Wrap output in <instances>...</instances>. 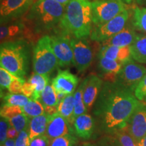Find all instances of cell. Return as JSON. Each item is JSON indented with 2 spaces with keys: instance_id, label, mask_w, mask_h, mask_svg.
Here are the masks:
<instances>
[{
  "instance_id": "cell-1",
  "label": "cell",
  "mask_w": 146,
  "mask_h": 146,
  "mask_svg": "<svg viewBox=\"0 0 146 146\" xmlns=\"http://www.w3.org/2000/svg\"><path fill=\"white\" fill-rule=\"evenodd\" d=\"M140 102L134 92L116 83L104 82L93 107L102 130L112 135L125 129Z\"/></svg>"
},
{
  "instance_id": "cell-2",
  "label": "cell",
  "mask_w": 146,
  "mask_h": 146,
  "mask_svg": "<svg viewBox=\"0 0 146 146\" xmlns=\"http://www.w3.org/2000/svg\"><path fill=\"white\" fill-rule=\"evenodd\" d=\"M65 9L55 0H36L25 15V23L35 35L49 31L60 26Z\"/></svg>"
},
{
  "instance_id": "cell-3",
  "label": "cell",
  "mask_w": 146,
  "mask_h": 146,
  "mask_svg": "<svg viewBox=\"0 0 146 146\" xmlns=\"http://www.w3.org/2000/svg\"><path fill=\"white\" fill-rule=\"evenodd\" d=\"M92 10L89 0H70L60 27L62 32L74 37L86 38L92 30Z\"/></svg>"
},
{
  "instance_id": "cell-4",
  "label": "cell",
  "mask_w": 146,
  "mask_h": 146,
  "mask_svg": "<svg viewBox=\"0 0 146 146\" xmlns=\"http://www.w3.org/2000/svg\"><path fill=\"white\" fill-rule=\"evenodd\" d=\"M31 42L27 39L16 40L1 43L0 64L12 74L20 78L27 75L31 58Z\"/></svg>"
},
{
  "instance_id": "cell-5",
  "label": "cell",
  "mask_w": 146,
  "mask_h": 146,
  "mask_svg": "<svg viewBox=\"0 0 146 146\" xmlns=\"http://www.w3.org/2000/svg\"><path fill=\"white\" fill-rule=\"evenodd\" d=\"M58 66V60L53 50L50 36L43 35L38 40L33 50L34 72L49 76Z\"/></svg>"
},
{
  "instance_id": "cell-6",
  "label": "cell",
  "mask_w": 146,
  "mask_h": 146,
  "mask_svg": "<svg viewBox=\"0 0 146 146\" xmlns=\"http://www.w3.org/2000/svg\"><path fill=\"white\" fill-rule=\"evenodd\" d=\"M93 24L102 25L108 22L125 10V5L120 0H105L91 2Z\"/></svg>"
},
{
  "instance_id": "cell-7",
  "label": "cell",
  "mask_w": 146,
  "mask_h": 146,
  "mask_svg": "<svg viewBox=\"0 0 146 146\" xmlns=\"http://www.w3.org/2000/svg\"><path fill=\"white\" fill-rule=\"evenodd\" d=\"M145 74V67L136 63L131 58L123 64L114 83L134 92L136 87Z\"/></svg>"
},
{
  "instance_id": "cell-8",
  "label": "cell",
  "mask_w": 146,
  "mask_h": 146,
  "mask_svg": "<svg viewBox=\"0 0 146 146\" xmlns=\"http://www.w3.org/2000/svg\"><path fill=\"white\" fill-rule=\"evenodd\" d=\"M129 13L125 10L107 23L96 25L92 28L90 35L91 40L98 42H104L121 31L125 27Z\"/></svg>"
},
{
  "instance_id": "cell-9",
  "label": "cell",
  "mask_w": 146,
  "mask_h": 146,
  "mask_svg": "<svg viewBox=\"0 0 146 146\" xmlns=\"http://www.w3.org/2000/svg\"><path fill=\"white\" fill-rule=\"evenodd\" d=\"M35 0H1L0 23L4 25L26 15Z\"/></svg>"
},
{
  "instance_id": "cell-10",
  "label": "cell",
  "mask_w": 146,
  "mask_h": 146,
  "mask_svg": "<svg viewBox=\"0 0 146 146\" xmlns=\"http://www.w3.org/2000/svg\"><path fill=\"white\" fill-rule=\"evenodd\" d=\"M73 51V65L78 72H83L93 62V52L86 38H71Z\"/></svg>"
},
{
  "instance_id": "cell-11",
  "label": "cell",
  "mask_w": 146,
  "mask_h": 146,
  "mask_svg": "<svg viewBox=\"0 0 146 146\" xmlns=\"http://www.w3.org/2000/svg\"><path fill=\"white\" fill-rule=\"evenodd\" d=\"M53 50L57 58L58 66L66 67L73 64V51L71 46V38L66 33L50 36Z\"/></svg>"
},
{
  "instance_id": "cell-12",
  "label": "cell",
  "mask_w": 146,
  "mask_h": 146,
  "mask_svg": "<svg viewBox=\"0 0 146 146\" xmlns=\"http://www.w3.org/2000/svg\"><path fill=\"white\" fill-rule=\"evenodd\" d=\"M127 129L138 143L146 135V104L140 102L128 121Z\"/></svg>"
},
{
  "instance_id": "cell-13",
  "label": "cell",
  "mask_w": 146,
  "mask_h": 146,
  "mask_svg": "<svg viewBox=\"0 0 146 146\" xmlns=\"http://www.w3.org/2000/svg\"><path fill=\"white\" fill-rule=\"evenodd\" d=\"M33 33L23 21H16L0 27V41L1 43L16 40L31 38Z\"/></svg>"
},
{
  "instance_id": "cell-14",
  "label": "cell",
  "mask_w": 146,
  "mask_h": 146,
  "mask_svg": "<svg viewBox=\"0 0 146 146\" xmlns=\"http://www.w3.org/2000/svg\"><path fill=\"white\" fill-rule=\"evenodd\" d=\"M83 84V102L87 110L94 107L103 86V79L96 74H90L82 82Z\"/></svg>"
},
{
  "instance_id": "cell-15",
  "label": "cell",
  "mask_w": 146,
  "mask_h": 146,
  "mask_svg": "<svg viewBox=\"0 0 146 146\" xmlns=\"http://www.w3.org/2000/svg\"><path fill=\"white\" fill-rule=\"evenodd\" d=\"M69 134L74 133L72 125L68 120L58 112L51 116L45 133L50 141Z\"/></svg>"
},
{
  "instance_id": "cell-16",
  "label": "cell",
  "mask_w": 146,
  "mask_h": 146,
  "mask_svg": "<svg viewBox=\"0 0 146 146\" xmlns=\"http://www.w3.org/2000/svg\"><path fill=\"white\" fill-rule=\"evenodd\" d=\"M78 83L77 76L69 70H58L57 76L53 79L52 85L56 93H61L67 96L75 92Z\"/></svg>"
},
{
  "instance_id": "cell-17",
  "label": "cell",
  "mask_w": 146,
  "mask_h": 146,
  "mask_svg": "<svg viewBox=\"0 0 146 146\" xmlns=\"http://www.w3.org/2000/svg\"><path fill=\"white\" fill-rule=\"evenodd\" d=\"M98 66L100 71L99 76L106 82L114 83L124 63L117 60L108 59L100 56H98Z\"/></svg>"
},
{
  "instance_id": "cell-18",
  "label": "cell",
  "mask_w": 146,
  "mask_h": 146,
  "mask_svg": "<svg viewBox=\"0 0 146 146\" xmlns=\"http://www.w3.org/2000/svg\"><path fill=\"white\" fill-rule=\"evenodd\" d=\"M74 135L83 139H89L95 131V120L87 113L76 117L72 125Z\"/></svg>"
},
{
  "instance_id": "cell-19",
  "label": "cell",
  "mask_w": 146,
  "mask_h": 146,
  "mask_svg": "<svg viewBox=\"0 0 146 146\" xmlns=\"http://www.w3.org/2000/svg\"><path fill=\"white\" fill-rule=\"evenodd\" d=\"M98 56L110 60H117L123 63L132 58L130 46L119 47L114 45H104L100 49Z\"/></svg>"
},
{
  "instance_id": "cell-20",
  "label": "cell",
  "mask_w": 146,
  "mask_h": 146,
  "mask_svg": "<svg viewBox=\"0 0 146 146\" xmlns=\"http://www.w3.org/2000/svg\"><path fill=\"white\" fill-rule=\"evenodd\" d=\"M137 34L133 29L125 27L121 31L110 38L106 41L102 42L104 45H114L116 47L130 46L135 40Z\"/></svg>"
},
{
  "instance_id": "cell-21",
  "label": "cell",
  "mask_w": 146,
  "mask_h": 146,
  "mask_svg": "<svg viewBox=\"0 0 146 146\" xmlns=\"http://www.w3.org/2000/svg\"><path fill=\"white\" fill-rule=\"evenodd\" d=\"M50 117V115L45 113L41 116L31 118L29 125V141L36 136L45 134Z\"/></svg>"
},
{
  "instance_id": "cell-22",
  "label": "cell",
  "mask_w": 146,
  "mask_h": 146,
  "mask_svg": "<svg viewBox=\"0 0 146 146\" xmlns=\"http://www.w3.org/2000/svg\"><path fill=\"white\" fill-rule=\"evenodd\" d=\"M131 57L141 64L146 63V35H137L135 40L130 45Z\"/></svg>"
},
{
  "instance_id": "cell-23",
  "label": "cell",
  "mask_w": 146,
  "mask_h": 146,
  "mask_svg": "<svg viewBox=\"0 0 146 146\" xmlns=\"http://www.w3.org/2000/svg\"><path fill=\"white\" fill-rule=\"evenodd\" d=\"M74 111V94L67 95L60 102L58 106V113L66 118L71 125H73V116Z\"/></svg>"
},
{
  "instance_id": "cell-24",
  "label": "cell",
  "mask_w": 146,
  "mask_h": 146,
  "mask_svg": "<svg viewBox=\"0 0 146 146\" xmlns=\"http://www.w3.org/2000/svg\"><path fill=\"white\" fill-rule=\"evenodd\" d=\"M28 81L32 84L34 89L33 96L31 99L39 100L42 92L49 84V76L35 72L31 76Z\"/></svg>"
},
{
  "instance_id": "cell-25",
  "label": "cell",
  "mask_w": 146,
  "mask_h": 146,
  "mask_svg": "<svg viewBox=\"0 0 146 146\" xmlns=\"http://www.w3.org/2000/svg\"><path fill=\"white\" fill-rule=\"evenodd\" d=\"M39 101L46 107H58L59 104L57 94L52 85L48 84L41 95Z\"/></svg>"
},
{
  "instance_id": "cell-26",
  "label": "cell",
  "mask_w": 146,
  "mask_h": 146,
  "mask_svg": "<svg viewBox=\"0 0 146 146\" xmlns=\"http://www.w3.org/2000/svg\"><path fill=\"white\" fill-rule=\"evenodd\" d=\"M23 112L29 118H34L45 114V108L39 100L31 99L25 106L23 107Z\"/></svg>"
},
{
  "instance_id": "cell-27",
  "label": "cell",
  "mask_w": 146,
  "mask_h": 146,
  "mask_svg": "<svg viewBox=\"0 0 146 146\" xmlns=\"http://www.w3.org/2000/svg\"><path fill=\"white\" fill-rule=\"evenodd\" d=\"M83 84L81 83L78 86V89L74 93V116H73V119H75L77 116L80 115L85 114L87 112L86 106L83 102ZM74 123V122H73Z\"/></svg>"
},
{
  "instance_id": "cell-28",
  "label": "cell",
  "mask_w": 146,
  "mask_h": 146,
  "mask_svg": "<svg viewBox=\"0 0 146 146\" xmlns=\"http://www.w3.org/2000/svg\"><path fill=\"white\" fill-rule=\"evenodd\" d=\"M133 25L136 29L146 33V8L136 7L134 9Z\"/></svg>"
},
{
  "instance_id": "cell-29",
  "label": "cell",
  "mask_w": 146,
  "mask_h": 146,
  "mask_svg": "<svg viewBox=\"0 0 146 146\" xmlns=\"http://www.w3.org/2000/svg\"><path fill=\"white\" fill-rule=\"evenodd\" d=\"M31 98L23 94H8L3 98V105L4 106H18L24 107L28 103Z\"/></svg>"
},
{
  "instance_id": "cell-30",
  "label": "cell",
  "mask_w": 146,
  "mask_h": 146,
  "mask_svg": "<svg viewBox=\"0 0 146 146\" xmlns=\"http://www.w3.org/2000/svg\"><path fill=\"white\" fill-rule=\"evenodd\" d=\"M8 120L10 125L14 127L18 133L23 131L24 129H28L29 123H30L29 118L24 112L15 115Z\"/></svg>"
},
{
  "instance_id": "cell-31",
  "label": "cell",
  "mask_w": 146,
  "mask_h": 146,
  "mask_svg": "<svg viewBox=\"0 0 146 146\" xmlns=\"http://www.w3.org/2000/svg\"><path fill=\"white\" fill-rule=\"evenodd\" d=\"M112 135L116 137L122 146H138L137 143L129 134L126 128L118 130Z\"/></svg>"
},
{
  "instance_id": "cell-32",
  "label": "cell",
  "mask_w": 146,
  "mask_h": 146,
  "mask_svg": "<svg viewBox=\"0 0 146 146\" xmlns=\"http://www.w3.org/2000/svg\"><path fill=\"white\" fill-rule=\"evenodd\" d=\"M76 143L77 138L75 135L69 134L53 139L50 146H74Z\"/></svg>"
},
{
  "instance_id": "cell-33",
  "label": "cell",
  "mask_w": 146,
  "mask_h": 146,
  "mask_svg": "<svg viewBox=\"0 0 146 146\" xmlns=\"http://www.w3.org/2000/svg\"><path fill=\"white\" fill-rule=\"evenodd\" d=\"M16 76L13 75L12 73L7 70L3 67L0 68V86L1 90L2 89H8L10 84L14 81Z\"/></svg>"
},
{
  "instance_id": "cell-34",
  "label": "cell",
  "mask_w": 146,
  "mask_h": 146,
  "mask_svg": "<svg viewBox=\"0 0 146 146\" xmlns=\"http://www.w3.org/2000/svg\"><path fill=\"white\" fill-rule=\"evenodd\" d=\"M23 113V108L18 106H4L1 108V116L9 120L15 115Z\"/></svg>"
},
{
  "instance_id": "cell-35",
  "label": "cell",
  "mask_w": 146,
  "mask_h": 146,
  "mask_svg": "<svg viewBox=\"0 0 146 146\" xmlns=\"http://www.w3.org/2000/svg\"><path fill=\"white\" fill-rule=\"evenodd\" d=\"M10 127L11 125L9 120L1 116V120H0V143H1V145H2L8 139V133Z\"/></svg>"
},
{
  "instance_id": "cell-36",
  "label": "cell",
  "mask_w": 146,
  "mask_h": 146,
  "mask_svg": "<svg viewBox=\"0 0 146 146\" xmlns=\"http://www.w3.org/2000/svg\"><path fill=\"white\" fill-rule=\"evenodd\" d=\"M97 146H122L119 141L113 135L108 134L102 137L96 144Z\"/></svg>"
},
{
  "instance_id": "cell-37",
  "label": "cell",
  "mask_w": 146,
  "mask_h": 146,
  "mask_svg": "<svg viewBox=\"0 0 146 146\" xmlns=\"http://www.w3.org/2000/svg\"><path fill=\"white\" fill-rule=\"evenodd\" d=\"M26 82L25 78H20L16 76L14 81L10 84L8 88V91L10 94H22L23 84Z\"/></svg>"
},
{
  "instance_id": "cell-38",
  "label": "cell",
  "mask_w": 146,
  "mask_h": 146,
  "mask_svg": "<svg viewBox=\"0 0 146 146\" xmlns=\"http://www.w3.org/2000/svg\"><path fill=\"white\" fill-rule=\"evenodd\" d=\"M134 94L139 101L145 99L146 97V74L136 87L134 91Z\"/></svg>"
},
{
  "instance_id": "cell-39",
  "label": "cell",
  "mask_w": 146,
  "mask_h": 146,
  "mask_svg": "<svg viewBox=\"0 0 146 146\" xmlns=\"http://www.w3.org/2000/svg\"><path fill=\"white\" fill-rule=\"evenodd\" d=\"M29 128L18 133L15 139V146H29Z\"/></svg>"
},
{
  "instance_id": "cell-40",
  "label": "cell",
  "mask_w": 146,
  "mask_h": 146,
  "mask_svg": "<svg viewBox=\"0 0 146 146\" xmlns=\"http://www.w3.org/2000/svg\"><path fill=\"white\" fill-rule=\"evenodd\" d=\"M50 139L46 135L36 136L29 142V146H50Z\"/></svg>"
},
{
  "instance_id": "cell-41",
  "label": "cell",
  "mask_w": 146,
  "mask_h": 146,
  "mask_svg": "<svg viewBox=\"0 0 146 146\" xmlns=\"http://www.w3.org/2000/svg\"><path fill=\"white\" fill-rule=\"evenodd\" d=\"M34 94V89L32 84L29 83V81H26L23 84V90H22V94L25 95L29 98H31Z\"/></svg>"
},
{
  "instance_id": "cell-42",
  "label": "cell",
  "mask_w": 146,
  "mask_h": 146,
  "mask_svg": "<svg viewBox=\"0 0 146 146\" xmlns=\"http://www.w3.org/2000/svg\"><path fill=\"white\" fill-rule=\"evenodd\" d=\"M18 135V133L17 132V131L14 129V127H12V126L10 127L8 130V137L9 139H14L17 137Z\"/></svg>"
},
{
  "instance_id": "cell-43",
  "label": "cell",
  "mask_w": 146,
  "mask_h": 146,
  "mask_svg": "<svg viewBox=\"0 0 146 146\" xmlns=\"http://www.w3.org/2000/svg\"><path fill=\"white\" fill-rule=\"evenodd\" d=\"M1 146H15V140L13 139H8Z\"/></svg>"
},
{
  "instance_id": "cell-44",
  "label": "cell",
  "mask_w": 146,
  "mask_h": 146,
  "mask_svg": "<svg viewBox=\"0 0 146 146\" xmlns=\"http://www.w3.org/2000/svg\"><path fill=\"white\" fill-rule=\"evenodd\" d=\"M138 146H146V135L137 143Z\"/></svg>"
},
{
  "instance_id": "cell-45",
  "label": "cell",
  "mask_w": 146,
  "mask_h": 146,
  "mask_svg": "<svg viewBox=\"0 0 146 146\" xmlns=\"http://www.w3.org/2000/svg\"><path fill=\"white\" fill-rule=\"evenodd\" d=\"M56 1H57V2L61 3V4H62L64 5H66L68 4V3L70 1V0H55Z\"/></svg>"
},
{
  "instance_id": "cell-46",
  "label": "cell",
  "mask_w": 146,
  "mask_h": 146,
  "mask_svg": "<svg viewBox=\"0 0 146 146\" xmlns=\"http://www.w3.org/2000/svg\"><path fill=\"white\" fill-rule=\"evenodd\" d=\"M136 1L139 5L146 6V0H136Z\"/></svg>"
},
{
  "instance_id": "cell-47",
  "label": "cell",
  "mask_w": 146,
  "mask_h": 146,
  "mask_svg": "<svg viewBox=\"0 0 146 146\" xmlns=\"http://www.w3.org/2000/svg\"><path fill=\"white\" fill-rule=\"evenodd\" d=\"M89 1H90L91 2H93V1H105V0H89ZM120 1H123V2L129 3H131V1H133V0H120Z\"/></svg>"
},
{
  "instance_id": "cell-48",
  "label": "cell",
  "mask_w": 146,
  "mask_h": 146,
  "mask_svg": "<svg viewBox=\"0 0 146 146\" xmlns=\"http://www.w3.org/2000/svg\"><path fill=\"white\" fill-rule=\"evenodd\" d=\"M81 146H97L96 145H95V144H93V143H84L82 144Z\"/></svg>"
},
{
  "instance_id": "cell-49",
  "label": "cell",
  "mask_w": 146,
  "mask_h": 146,
  "mask_svg": "<svg viewBox=\"0 0 146 146\" xmlns=\"http://www.w3.org/2000/svg\"><path fill=\"white\" fill-rule=\"evenodd\" d=\"M144 100H145V101L146 102V97H145V99H144Z\"/></svg>"
}]
</instances>
